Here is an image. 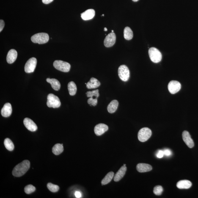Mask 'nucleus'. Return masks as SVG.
I'll return each instance as SVG.
<instances>
[{"label":"nucleus","mask_w":198,"mask_h":198,"mask_svg":"<svg viewBox=\"0 0 198 198\" xmlns=\"http://www.w3.org/2000/svg\"><path fill=\"white\" fill-rule=\"evenodd\" d=\"M132 1H139V0H132Z\"/></svg>","instance_id":"58836bf2"},{"label":"nucleus","mask_w":198,"mask_h":198,"mask_svg":"<svg viewBox=\"0 0 198 198\" xmlns=\"http://www.w3.org/2000/svg\"><path fill=\"white\" fill-rule=\"evenodd\" d=\"M152 169L151 166L145 163H139L136 166V169L139 172H149L151 171Z\"/></svg>","instance_id":"a211bd4d"},{"label":"nucleus","mask_w":198,"mask_h":198,"mask_svg":"<svg viewBox=\"0 0 198 198\" xmlns=\"http://www.w3.org/2000/svg\"><path fill=\"white\" fill-rule=\"evenodd\" d=\"M163 151L164 152V155L166 156H169L171 155V152L170 150L168 149H165Z\"/></svg>","instance_id":"72a5a7b5"},{"label":"nucleus","mask_w":198,"mask_h":198,"mask_svg":"<svg viewBox=\"0 0 198 198\" xmlns=\"http://www.w3.org/2000/svg\"><path fill=\"white\" fill-rule=\"evenodd\" d=\"M126 170L127 167L126 166H122L114 176V181L117 182L120 180L125 175Z\"/></svg>","instance_id":"f3484780"},{"label":"nucleus","mask_w":198,"mask_h":198,"mask_svg":"<svg viewBox=\"0 0 198 198\" xmlns=\"http://www.w3.org/2000/svg\"><path fill=\"white\" fill-rule=\"evenodd\" d=\"M35 190V187L32 185H28L24 188L25 192L27 194H31L34 192Z\"/></svg>","instance_id":"c85d7f7f"},{"label":"nucleus","mask_w":198,"mask_h":198,"mask_svg":"<svg viewBox=\"0 0 198 198\" xmlns=\"http://www.w3.org/2000/svg\"><path fill=\"white\" fill-rule=\"evenodd\" d=\"M108 130V125L100 123L97 125L94 128V132L97 136H100Z\"/></svg>","instance_id":"ddd939ff"},{"label":"nucleus","mask_w":198,"mask_h":198,"mask_svg":"<svg viewBox=\"0 0 198 198\" xmlns=\"http://www.w3.org/2000/svg\"><path fill=\"white\" fill-rule=\"evenodd\" d=\"M25 126L29 131L32 132L37 131V125L31 119L26 118L23 121Z\"/></svg>","instance_id":"f8f14e48"},{"label":"nucleus","mask_w":198,"mask_h":198,"mask_svg":"<svg viewBox=\"0 0 198 198\" xmlns=\"http://www.w3.org/2000/svg\"><path fill=\"white\" fill-rule=\"evenodd\" d=\"M151 130L147 127L141 128L138 132V139L141 142H144L148 140L151 136Z\"/></svg>","instance_id":"39448f33"},{"label":"nucleus","mask_w":198,"mask_h":198,"mask_svg":"<svg viewBox=\"0 0 198 198\" xmlns=\"http://www.w3.org/2000/svg\"><path fill=\"white\" fill-rule=\"evenodd\" d=\"M104 31H106L108 30V29H107L106 28H104Z\"/></svg>","instance_id":"4c0bfd02"},{"label":"nucleus","mask_w":198,"mask_h":198,"mask_svg":"<svg viewBox=\"0 0 198 198\" xmlns=\"http://www.w3.org/2000/svg\"><path fill=\"white\" fill-rule=\"evenodd\" d=\"M163 191V187L160 185L155 186L154 188V194L157 196L161 195Z\"/></svg>","instance_id":"7c9ffc66"},{"label":"nucleus","mask_w":198,"mask_h":198,"mask_svg":"<svg viewBox=\"0 0 198 198\" xmlns=\"http://www.w3.org/2000/svg\"><path fill=\"white\" fill-rule=\"evenodd\" d=\"M37 59L35 58L32 57L30 59L25 65V72L27 73H31L34 72L37 66Z\"/></svg>","instance_id":"6e6552de"},{"label":"nucleus","mask_w":198,"mask_h":198,"mask_svg":"<svg viewBox=\"0 0 198 198\" xmlns=\"http://www.w3.org/2000/svg\"><path fill=\"white\" fill-rule=\"evenodd\" d=\"M4 26V20H0V32L3 30Z\"/></svg>","instance_id":"f704fd0d"},{"label":"nucleus","mask_w":198,"mask_h":198,"mask_svg":"<svg viewBox=\"0 0 198 198\" xmlns=\"http://www.w3.org/2000/svg\"><path fill=\"white\" fill-rule=\"evenodd\" d=\"M118 75L122 81H128L130 76V70L128 67L124 65L120 66L118 69Z\"/></svg>","instance_id":"0eeeda50"},{"label":"nucleus","mask_w":198,"mask_h":198,"mask_svg":"<svg viewBox=\"0 0 198 198\" xmlns=\"http://www.w3.org/2000/svg\"><path fill=\"white\" fill-rule=\"evenodd\" d=\"M12 107L10 103H6L1 110V115L4 117H9L12 114Z\"/></svg>","instance_id":"4468645a"},{"label":"nucleus","mask_w":198,"mask_h":198,"mask_svg":"<svg viewBox=\"0 0 198 198\" xmlns=\"http://www.w3.org/2000/svg\"><path fill=\"white\" fill-rule=\"evenodd\" d=\"M124 37L127 40H130L133 38V31L130 27H125L124 30Z\"/></svg>","instance_id":"b1692460"},{"label":"nucleus","mask_w":198,"mask_h":198,"mask_svg":"<svg viewBox=\"0 0 198 198\" xmlns=\"http://www.w3.org/2000/svg\"><path fill=\"white\" fill-rule=\"evenodd\" d=\"M69 94L71 96L76 94L77 91V87L75 83L73 81H70L67 85Z\"/></svg>","instance_id":"393cba45"},{"label":"nucleus","mask_w":198,"mask_h":198,"mask_svg":"<svg viewBox=\"0 0 198 198\" xmlns=\"http://www.w3.org/2000/svg\"><path fill=\"white\" fill-rule=\"evenodd\" d=\"M30 163L28 160H25L17 164L14 168L12 174L15 177H20L24 175L29 169Z\"/></svg>","instance_id":"f257e3e1"},{"label":"nucleus","mask_w":198,"mask_h":198,"mask_svg":"<svg viewBox=\"0 0 198 198\" xmlns=\"http://www.w3.org/2000/svg\"><path fill=\"white\" fill-rule=\"evenodd\" d=\"M75 196L76 198H80L81 197L82 194L81 192L79 191H76L75 193Z\"/></svg>","instance_id":"c9c22d12"},{"label":"nucleus","mask_w":198,"mask_h":198,"mask_svg":"<svg viewBox=\"0 0 198 198\" xmlns=\"http://www.w3.org/2000/svg\"><path fill=\"white\" fill-rule=\"evenodd\" d=\"M116 41V36L114 32L110 33L106 36L104 41V45L107 48L114 45Z\"/></svg>","instance_id":"9d476101"},{"label":"nucleus","mask_w":198,"mask_h":198,"mask_svg":"<svg viewBox=\"0 0 198 198\" xmlns=\"http://www.w3.org/2000/svg\"><path fill=\"white\" fill-rule=\"evenodd\" d=\"M123 166H126V164H124V165H123Z\"/></svg>","instance_id":"a19ab883"},{"label":"nucleus","mask_w":198,"mask_h":198,"mask_svg":"<svg viewBox=\"0 0 198 198\" xmlns=\"http://www.w3.org/2000/svg\"><path fill=\"white\" fill-rule=\"evenodd\" d=\"M87 103L89 104L92 105V106H96L97 103H98L97 98H94L92 97H90V98L88 99Z\"/></svg>","instance_id":"2f4dec72"},{"label":"nucleus","mask_w":198,"mask_h":198,"mask_svg":"<svg viewBox=\"0 0 198 198\" xmlns=\"http://www.w3.org/2000/svg\"><path fill=\"white\" fill-rule=\"evenodd\" d=\"M114 175V173L113 172H110L105 176L104 178L102 180L101 184L102 185H106L111 182L112 180Z\"/></svg>","instance_id":"a878e982"},{"label":"nucleus","mask_w":198,"mask_h":198,"mask_svg":"<svg viewBox=\"0 0 198 198\" xmlns=\"http://www.w3.org/2000/svg\"><path fill=\"white\" fill-rule=\"evenodd\" d=\"M119 105V102L116 100H113L109 103L107 107L108 112L111 114L115 112Z\"/></svg>","instance_id":"4be33fe9"},{"label":"nucleus","mask_w":198,"mask_h":198,"mask_svg":"<svg viewBox=\"0 0 198 198\" xmlns=\"http://www.w3.org/2000/svg\"><path fill=\"white\" fill-rule=\"evenodd\" d=\"M103 16H104V15H103Z\"/></svg>","instance_id":"79ce46f5"},{"label":"nucleus","mask_w":198,"mask_h":198,"mask_svg":"<svg viewBox=\"0 0 198 198\" xmlns=\"http://www.w3.org/2000/svg\"><path fill=\"white\" fill-rule=\"evenodd\" d=\"M182 136L184 142L187 146L190 148H193L194 146V143L188 131H184L182 133Z\"/></svg>","instance_id":"9b49d317"},{"label":"nucleus","mask_w":198,"mask_h":198,"mask_svg":"<svg viewBox=\"0 0 198 198\" xmlns=\"http://www.w3.org/2000/svg\"><path fill=\"white\" fill-rule=\"evenodd\" d=\"M86 95H87V97H89V98H90V97H92V98H93L94 97H95V98H98V97H99V95H100L98 89L92 91V92L89 91V92H86Z\"/></svg>","instance_id":"c756f323"},{"label":"nucleus","mask_w":198,"mask_h":198,"mask_svg":"<svg viewBox=\"0 0 198 198\" xmlns=\"http://www.w3.org/2000/svg\"><path fill=\"white\" fill-rule=\"evenodd\" d=\"M49 39V36L47 33H40L32 36L31 40L33 43L43 44L47 43Z\"/></svg>","instance_id":"f03ea898"},{"label":"nucleus","mask_w":198,"mask_h":198,"mask_svg":"<svg viewBox=\"0 0 198 198\" xmlns=\"http://www.w3.org/2000/svg\"><path fill=\"white\" fill-rule=\"evenodd\" d=\"M17 56V51L15 49H11L8 53L6 60L9 64L13 63L16 60Z\"/></svg>","instance_id":"dca6fc26"},{"label":"nucleus","mask_w":198,"mask_h":198,"mask_svg":"<svg viewBox=\"0 0 198 198\" xmlns=\"http://www.w3.org/2000/svg\"><path fill=\"white\" fill-rule=\"evenodd\" d=\"M64 151V147L62 144H56L52 148V152L54 155H60Z\"/></svg>","instance_id":"5701e85b"},{"label":"nucleus","mask_w":198,"mask_h":198,"mask_svg":"<svg viewBox=\"0 0 198 198\" xmlns=\"http://www.w3.org/2000/svg\"><path fill=\"white\" fill-rule=\"evenodd\" d=\"M111 32H114V31L113 30L111 31Z\"/></svg>","instance_id":"ea45409f"},{"label":"nucleus","mask_w":198,"mask_h":198,"mask_svg":"<svg viewBox=\"0 0 198 198\" xmlns=\"http://www.w3.org/2000/svg\"><path fill=\"white\" fill-rule=\"evenodd\" d=\"M4 145L7 150L9 151L13 150L15 146H14L13 143L10 139L8 138H6L4 139Z\"/></svg>","instance_id":"bb28decb"},{"label":"nucleus","mask_w":198,"mask_h":198,"mask_svg":"<svg viewBox=\"0 0 198 198\" xmlns=\"http://www.w3.org/2000/svg\"><path fill=\"white\" fill-rule=\"evenodd\" d=\"M156 156L158 158H162L164 155V152L163 150H159L156 153Z\"/></svg>","instance_id":"473e14b6"},{"label":"nucleus","mask_w":198,"mask_h":198,"mask_svg":"<svg viewBox=\"0 0 198 198\" xmlns=\"http://www.w3.org/2000/svg\"><path fill=\"white\" fill-rule=\"evenodd\" d=\"M149 57L152 62L155 63L159 62L162 59V54L159 50L156 48H151L148 51Z\"/></svg>","instance_id":"7ed1b4c3"},{"label":"nucleus","mask_w":198,"mask_h":198,"mask_svg":"<svg viewBox=\"0 0 198 198\" xmlns=\"http://www.w3.org/2000/svg\"><path fill=\"white\" fill-rule=\"evenodd\" d=\"M100 84V81L97 78H92L86 84V87L88 89H95L99 87Z\"/></svg>","instance_id":"aec40b11"},{"label":"nucleus","mask_w":198,"mask_h":198,"mask_svg":"<svg viewBox=\"0 0 198 198\" xmlns=\"http://www.w3.org/2000/svg\"><path fill=\"white\" fill-rule=\"evenodd\" d=\"M47 187L50 191L53 193L57 192L59 190V187L58 185L53 184L51 183H48L47 184Z\"/></svg>","instance_id":"cd10ccee"},{"label":"nucleus","mask_w":198,"mask_h":198,"mask_svg":"<svg viewBox=\"0 0 198 198\" xmlns=\"http://www.w3.org/2000/svg\"><path fill=\"white\" fill-rule=\"evenodd\" d=\"M54 0H42V2L44 4H48L52 2Z\"/></svg>","instance_id":"e433bc0d"},{"label":"nucleus","mask_w":198,"mask_h":198,"mask_svg":"<svg viewBox=\"0 0 198 198\" xmlns=\"http://www.w3.org/2000/svg\"><path fill=\"white\" fill-rule=\"evenodd\" d=\"M95 15V11L92 9H88L81 14V18L84 20L92 19Z\"/></svg>","instance_id":"2eb2a0df"},{"label":"nucleus","mask_w":198,"mask_h":198,"mask_svg":"<svg viewBox=\"0 0 198 198\" xmlns=\"http://www.w3.org/2000/svg\"><path fill=\"white\" fill-rule=\"evenodd\" d=\"M169 92L171 94L177 93L181 89V85L178 81H172L169 83L168 86Z\"/></svg>","instance_id":"1a4fd4ad"},{"label":"nucleus","mask_w":198,"mask_h":198,"mask_svg":"<svg viewBox=\"0 0 198 198\" xmlns=\"http://www.w3.org/2000/svg\"><path fill=\"white\" fill-rule=\"evenodd\" d=\"M46 81L51 84L52 87L55 90L58 91L60 89L61 84L57 79L55 78H47Z\"/></svg>","instance_id":"412c9836"},{"label":"nucleus","mask_w":198,"mask_h":198,"mask_svg":"<svg viewBox=\"0 0 198 198\" xmlns=\"http://www.w3.org/2000/svg\"><path fill=\"white\" fill-rule=\"evenodd\" d=\"M192 183L189 180H180L177 183V186L180 189H188L191 186Z\"/></svg>","instance_id":"6ab92c4d"},{"label":"nucleus","mask_w":198,"mask_h":198,"mask_svg":"<svg viewBox=\"0 0 198 198\" xmlns=\"http://www.w3.org/2000/svg\"><path fill=\"white\" fill-rule=\"evenodd\" d=\"M53 66L56 70L64 72L70 71V64L68 62L61 60H56L53 63Z\"/></svg>","instance_id":"423d86ee"},{"label":"nucleus","mask_w":198,"mask_h":198,"mask_svg":"<svg viewBox=\"0 0 198 198\" xmlns=\"http://www.w3.org/2000/svg\"><path fill=\"white\" fill-rule=\"evenodd\" d=\"M47 98V105L48 107L56 108H59L61 106V102L59 97L54 94H48Z\"/></svg>","instance_id":"20e7f679"}]
</instances>
